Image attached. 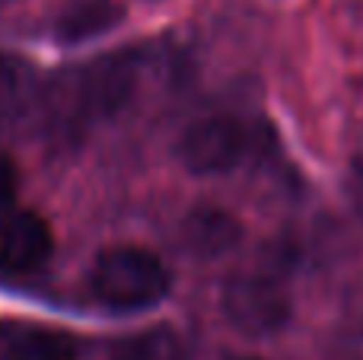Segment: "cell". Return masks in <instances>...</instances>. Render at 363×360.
Wrapping results in <instances>:
<instances>
[{
	"instance_id": "6da1fadb",
	"label": "cell",
	"mask_w": 363,
	"mask_h": 360,
	"mask_svg": "<svg viewBox=\"0 0 363 360\" xmlns=\"http://www.w3.org/2000/svg\"><path fill=\"white\" fill-rule=\"evenodd\" d=\"M134 83V61L125 55H108L83 67L64 70L45 96V118L51 121V128H61L67 134L86 131L131 99Z\"/></svg>"
},
{
	"instance_id": "7a4b0ae2",
	"label": "cell",
	"mask_w": 363,
	"mask_h": 360,
	"mask_svg": "<svg viewBox=\"0 0 363 360\" xmlns=\"http://www.w3.org/2000/svg\"><path fill=\"white\" fill-rule=\"evenodd\" d=\"M86 287L112 313H147L172 291V274L157 252L144 246H108L93 259Z\"/></svg>"
},
{
	"instance_id": "3957f363",
	"label": "cell",
	"mask_w": 363,
	"mask_h": 360,
	"mask_svg": "<svg viewBox=\"0 0 363 360\" xmlns=\"http://www.w3.org/2000/svg\"><path fill=\"white\" fill-rule=\"evenodd\" d=\"M223 316L242 335H271L290 316L287 281L277 265H258L236 274L223 287Z\"/></svg>"
},
{
	"instance_id": "277c9868",
	"label": "cell",
	"mask_w": 363,
	"mask_h": 360,
	"mask_svg": "<svg viewBox=\"0 0 363 360\" xmlns=\"http://www.w3.org/2000/svg\"><path fill=\"white\" fill-rule=\"evenodd\" d=\"M252 150V131L242 118L207 115L182 131L176 157L191 176H223L236 169Z\"/></svg>"
},
{
	"instance_id": "5b68a950",
	"label": "cell",
	"mask_w": 363,
	"mask_h": 360,
	"mask_svg": "<svg viewBox=\"0 0 363 360\" xmlns=\"http://www.w3.org/2000/svg\"><path fill=\"white\" fill-rule=\"evenodd\" d=\"M55 252L51 227L29 210L0 214V278H26L48 265Z\"/></svg>"
},
{
	"instance_id": "8992f818",
	"label": "cell",
	"mask_w": 363,
	"mask_h": 360,
	"mask_svg": "<svg viewBox=\"0 0 363 360\" xmlns=\"http://www.w3.org/2000/svg\"><path fill=\"white\" fill-rule=\"evenodd\" d=\"M108 360H188V348L176 329L153 325L115 342Z\"/></svg>"
},
{
	"instance_id": "52a82bcc",
	"label": "cell",
	"mask_w": 363,
	"mask_h": 360,
	"mask_svg": "<svg viewBox=\"0 0 363 360\" xmlns=\"http://www.w3.org/2000/svg\"><path fill=\"white\" fill-rule=\"evenodd\" d=\"M0 360H77V344L61 329H23L6 342Z\"/></svg>"
},
{
	"instance_id": "ba28073f",
	"label": "cell",
	"mask_w": 363,
	"mask_h": 360,
	"mask_svg": "<svg viewBox=\"0 0 363 360\" xmlns=\"http://www.w3.org/2000/svg\"><path fill=\"white\" fill-rule=\"evenodd\" d=\"M23 108V70L13 57L0 55V134L13 125Z\"/></svg>"
},
{
	"instance_id": "9c48e42d",
	"label": "cell",
	"mask_w": 363,
	"mask_h": 360,
	"mask_svg": "<svg viewBox=\"0 0 363 360\" xmlns=\"http://www.w3.org/2000/svg\"><path fill=\"white\" fill-rule=\"evenodd\" d=\"M16 189H19V172L16 166L6 157H0V214L13 210V201H16Z\"/></svg>"
}]
</instances>
